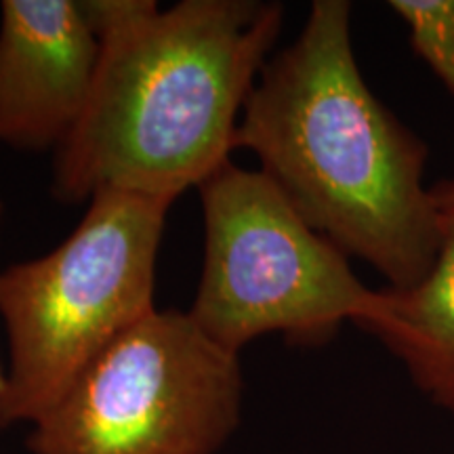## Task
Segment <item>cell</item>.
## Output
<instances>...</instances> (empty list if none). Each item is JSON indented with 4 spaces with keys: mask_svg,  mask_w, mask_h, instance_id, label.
<instances>
[{
    "mask_svg": "<svg viewBox=\"0 0 454 454\" xmlns=\"http://www.w3.org/2000/svg\"><path fill=\"white\" fill-rule=\"evenodd\" d=\"M101 43L82 118L55 150L53 196L101 190L175 202L236 150L248 95L282 30L263 0H81Z\"/></svg>",
    "mask_w": 454,
    "mask_h": 454,
    "instance_id": "6da1fadb",
    "label": "cell"
},
{
    "mask_svg": "<svg viewBox=\"0 0 454 454\" xmlns=\"http://www.w3.org/2000/svg\"><path fill=\"white\" fill-rule=\"evenodd\" d=\"M236 147L311 230L366 261L394 291L429 276L446 225L425 187L427 145L368 87L348 0H316L294 41L261 70Z\"/></svg>",
    "mask_w": 454,
    "mask_h": 454,
    "instance_id": "7a4b0ae2",
    "label": "cell"
},
{
    "mask_svg": "<svg viewBox=\"0 0 454 454\" xmlns=\"http://www.w3.org/2000/svg\"><path fill=\"white\" fill-rule=\"evenodd\" d=\"M173 202L101 190L53 251L0 271L9 371L0 427L34 425L114 339L156 309V259Z\"/></svg>",
    "mask_w": 454,
    "mask_h": 454,
    "instance_id": "3957f363",
    "label": "cell"
},
{
    "mask_svg": "<svg viewBox=\"0 0 454 454\" xmlns=\"http://www.w3.org/2000/svg\"><path fill=\"white\" fill-rule=\"evenodd\" d=\"M204 268L187 314L213 340L236 351L261 334L317 348L343 322L372 326L387 288L357 280L348 254L305 223L261 170L227 162L200 184Z\"/></svg>",
    "mask_w": 454,
    "mask_h": 454,
    "instance_id": "277c9868",
    "label": "cell"
},
{
    "mask_svg": "<svg viewBox=\"0 0 454 454\" xmlns=\"http://www.w3.org/2000/svg\"><path fill=\"white\" fill-rule=\"evenodd\" d=\"M240 354L187 311L154 309L32 425V454H217L240 423Z\"/></svg>",
    "mask_w": 454,
    "mask_h": 454,
    "instance_id": "5b68a950",
    "label": "cell"
},
{
    "mask_svg": "<svg viewBox=\"0 0 454 454\" xmlns=\"http://www.w3.org/2000/svg\"><path fill=\"white\" fill-rule=\"evenodd\" d=\"M99 59L81 0H3L0 144L57 150L87 110Z\"/></svg>",
    "mask_w": 454,
    "mask_h": 454,
    "instance_id": "8992f818",
    "label": "cell"
},
{
    "mask_svg": "<svg viewBox=\"0 0 454 454\" xmlns=\"http://www.w3.org/2000/svg\"><path fill=\"white\" fill-rule=\"evenodd\" d=\"M385 316L366 331L404 362L414 385L454 417V227L429 276L411 291L387 288Z\"/></svg>",
    "mask_w": 454,
    "mask_h": 454,
    "instance_id": "52a82bcc",
    "label": "cell"
},
{
    "mask_svg": "<svg viewBox=\"0 0 454 454\" xmlns=\"http://www.w3.org/2000/svg\"><path fill=\"white\" fill-rule=\"evenodd\" d=\"M417 55L454 98V0H391Z\"/></svg>",
    "mask_w": 454,
    "mask_h": 454,
    "instance_id": "ba28073f",
    "label": "cell"
},
{
    "mask_svg": "<svg viewBox=\"0 0 454 454\" xmlns=\"http://www.w3.org/2000/svg\"><path fill=\"white\" fill-rule=\"evenodd\" d=\"M431 194H434L435 207H438L440 217L444 221L448 231L454 227V179L440 181L438 185L431 187Z\"/></svg>",
    "mask_w": 454,
    "mask_h": 454,
    "instance_id": "9c48e42d",
    "label": "cell"
},
{
    "mask_svg": "<svg viewBox=\"0 0 454 454\" xmlns=\"http://www.w3.org/2000/svg\"><path fill=\"white\" fill-rule=\"evenodd\" d=\"M0 215H3V204H0ZM4 381H7V374H4L3 368H0V395H3L4 391Z\"/></svg>",
    "mask_w": 454,
    "mask_h": 454,
    "instance_id": "30bf717a",
    "label": "cell"
}]
</instances>
